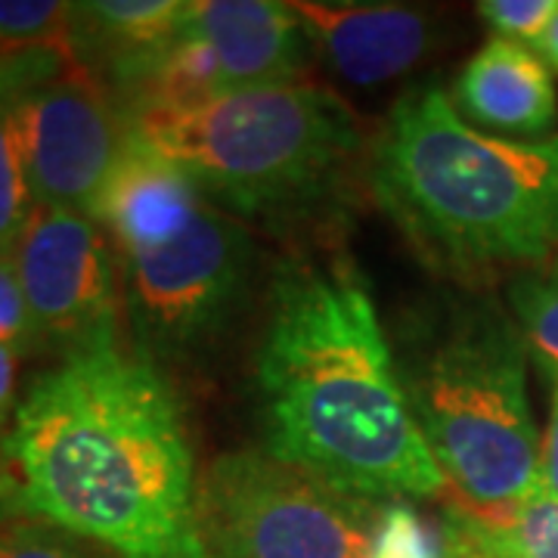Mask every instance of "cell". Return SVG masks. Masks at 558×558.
Wrapping results in <instances>:
<instances>
[{
    "label": "cell",
    "mask_w": 558,
    "mask_h": 558,
    "mask_svg": "<svg viewBox=\"0 0 558 558\" xmlns=\"http://www.w3.org/2000/svg\"><path fill=\"white\" fill-rule=\"evenodd\" d=\"M78 62L62 50H20L0 57V255H13L22 227L35 211V196L25 174L16 106L20 97L53 72Z\"/></svg>",
    "instance_id": "14"
},
{
    "label": "cell",
    "mask_w": 558,
    "mask_h": 558,
    "mask_svg": "<svg viewBox=\"0 0 558 558\" xmlns=\"http://www.w3.org/2000/svg\"><path fill=\"white\" fill-rule=\"evenodd\" d=\"M183 10L180 0H97L75 3V25L81 38L109 53L112 72H119L174 38Z\"/></svg>",
    "instance_id": "16"
},
{
    "label": "cell",
    "mask_w": 558,
    "mask_h": 558,
    "mask_svg": "<svg viewBox=\"0 0 558 558\" xmlns=\"http://www.w3.org/2000/svg\"><path fill=\"white\" fill-rule=\"evenodd\" d=\"M205 205L211 202L186 171L124 137L119 161L87 215L128 264L178 240Z\"/></svg>",
    "instance_id": "12"
},
{
    "label": "cell",
    "mask_w": 558,
    "mask_h": 558,
    "mask_svg": "<svg viewBox=\"0 0 558 558\" xmlns=\"http://www.w3.org/2000/svg\"><path fill=\"white\" fill-rule=\"evenodd\" d=\"M478 13L497 32V38L537 47L556 20L558 0H484L478 3Z\"/></svg>",
    "instance_id": "21"
},
{
    "label": "cell",
    "mask_w": 558,
    "mask_h": 558,
    "mask_svg": "<svg viewBox=\"0 0 558 558\" xmlns=\"http://www.w3.org/2000/svg\"><path fill=\"white\" fill-rule=\"evenodd\" d=\"M245 223L205 205L178 240L124 267V299L146 354L186 357L227 329L252 274Z\"/></svg>",
    "instance_id": "7"
},
{
    "label": "cell",
    "mask_w": 558,
    "mask_h": 558,
    "mask_svg": "<svg viewBox=\"0 0 558 558\" xmlns=\"http://www.w3.org/2000/svg\"><path fill=\"white\" fill-rule=\"evenodd\" d=\"M453 106L472 128L512 134H549L558 121V97L549 65L531 47L494 38L481 47L453 84Z\"/></svg>",
    "instance_id": "13"
},
{
    "label": "cell",
    "mask_w": 558,
    "mask_h": 558,
    "mask_svg": "<svg viewBox=\"0 0 558 558\" xmlns=\"http://www.w3.org/2000/svg\"><path fill=\"white\" fill-rule=\"evenodd\" d=\"M369 183L400 233L444 274L558 252V137H490L438 84L395 102L373 146Z\"/></svg>",
    "instance_id": "3"
},
{
    "label": "cell",
    "mask_w": 558,
    "mask_h": 558,
    "mask_svg": "<svg viewBox=\"0 0 558 558\" xmlns=\"http://www.w3.org/2000/svg\"><path fill=\"white\" fill-rule=\"evenodd\" d=\"M537 53H539V60L549 62V65L558 72V13H556V20H553V25L546 28V35L539 38Z\"/></svg>",
    "instance_id": "25"
},
{
    "label": "cell",
    "mask_w": 558,
    "mask_h": 558,
    "mask_svg": "<svg viewBox=\"0 0 558 558\" xmlns=\"http://www.w3.org/2000/svg\"><path fill=\"white\" fill-rule=\"evenodd\" d=\"M13 260L38 344L69 357L116 341L119 267L112 245L90 215L35 205Z\"/></svg>",
    "instance_id": "8"
},
{
    "label": "cell",
    "mask_w": 558,
    "mask_h": 558,
    "mask_svg": "<svg viewBox=\"0 0 558 558\" xmlns=\"http://www.w3.org/2000/svg\"><path fill=\"white\" fill-rule=\"evenodd\" d=\"M444 527L484 558H558V499L546 490L509 509H469L450 497Z\"/></svg>",
    "instance_id": "15"
},
{
    "label": "cell",
    "mask_w": 558,
    "mask_h": 558,
    "mask_svg": "<svg viewBox=\"0 0 558 558\" xmlns=\"http://www.w3.org/2000/svg\"><path fill=\"white\" fill-rule=\"evenodd\" d=\"M444 537H447V549H450V558H484L478 553H472V549H465L457 537H450L447 534V527H444Z\"/></svg>",
    "instance_id": "26"
},
{
    "label": "cell",
    "mask_w": 558,
    "mask_h": 558,
    "mask_svg": "<svg viewBox=\"0 0 558 558\" xmlns=\"http://www.w3.org/2000/svg\"><path fill=\"white\" fill-rule=\"evenodd\" d=\"M16 369H20V351L10 344H0V435L10 418H16Z\"/></svg>",
    "instance_id": "24"
},
{
    "label": "cell",
    "mask_w": 558,
    "mask_h": 558,
    "mask_svg": "<svg viewBox=\"0 0 558 558\" xmlns=\"http://www.w3.org/2000/svg\"><path fill=\"white\" fill-rule=\"evenodd\" d=\"M369 558H450L447 537L428 534L425 521L410 506L388 502L379 512Z\"/></svg>",
    "instance_id": "20"
},
{
    "label": "cell",
    "mask_w": 558,
    "mask_h": 558,
    "mask_svg": "<svg viewBox=\"0 0 558 558\" xmlns=\"http://www.w3.org/2000/svg\"><path fill=\"white\" fill-rule=\"evenodd\" d=\"M255 376L264 447L274 457L373 502L447 490L400 385L369 282L344 252L279 260Z\"/></svg>",
    "instance_id": "2"
},
{
    "label": "cell",
    "mask_w": 558,
    "mask_h": 558,
    "mask_svg": "<svg viewBox=\"0 0 558 558\" xmlns=\"http://www.w3.org/2000/svg\"><path fill=\"white\" fill-rule=\"evenodd\" d=\"M539 490L558 499V373H553V413L549 428L539 438Z\"/></svg>",
    "instance_id": "23"
},
{
    "label": "cell",
    "mask_w": 558,
    "mask_h": 558,
    "mask_svg": "<svg viewBox=\"0 0 558 558\" xmlns=\"http://www.w3.org/2000/svg\"><path fill=\"white\" fill-rule=\"evenodd\" d=\"M332 72L357 87L407 75L438 44L435 20L403 3H295Z\"/></svg>",
    "instance_id": "11"
},
{
    "label": "cell",
    "mask_w": 558,
    "mask_h": 558,
    "mask_svg": "<svg viewBox=\"0 0 558 558\" xmlns=\"http://www.w3.org/2000/svg\"><path fill=\"white\" fill-rule=\"evenodd\" d=\"M0 558H119L90 537L62 527L57 521L22 519L0 527Z\"/></svg>",
    "instance_id": "19"
},
{
    "label": "cell",
    "mask_w": 558,
    "mask_h": 558,
    "mask_svg": "<svg viewBox=\"0 0 558 558\" xmlns=\"http://www.w3.org/2000/svg\"><path fill=\"white\" fill-rule=\"evenodd\" d=\"M398 376L450 494L469 509H509L539 490V435L527 354L490 301H440L403 336Z\"/></svg>",
    "instance_id": "5"
},
{
    "label": "cell",
    "mask_w": 558,
    "mask_h": 558,
    "mask_svg": "<svg viewBox=\"0 0 558 558\" xmlns=\"http://www.w3.org/2000/svg\"><path fill=\"white\" fill-rule=\"evenodd\" d=\"M35 205L90 211L121 149L124 121L84 62L35 81L16 106Z\"/></svg>",
    "instance_id": "9"
},
{
    "label": "cell",
    "mask_w": 558,
    "mask_h": 558,
    "mask_svg": "<svg viewBox=\"0 0 558 558\" xmlns=\"http://www.w3.org/2000/svg\"><path fill=\"white\" fill-rule=\"evenodd\" d=\"M3 450L28 515L97 539L119 558H205L180 400L159 366L119 339L40 373Z\"/></svg>",
    "instance_id": "1"
},
{
    "label": "cell",
    "mask_w": 558,
    "mask_h": 558,
    "mask_svg": "<svg viewBox=\"0 0 558 558\" xmlns=\"http://www.w3.org/2000/svg\"><path fill=\"white\" fill-rule=\"evenodd\" d=\"M205 558H369L379 512L267 447L230 450L202 472Z\"/></svg>",
    "instance_id": "6"
},
{
    "label": "cell",
    "mask_w": 558,
    "mask_h": 558,
    "mask_svg": "<svg viewBox=\"0 0 558 558\" xmlns=\"http://www.w3.org/2000/svg\"><path fill=\"white\" fill-rule=\"evenodd\" d=\"M180 25L211 44L223 94L295 84L317 50L295 3L193 0L186 3Z\"/></svg>",
    "instance_id": "10"
},
{
    "label": "cell",
    "mask_w": 558,
    "mask_h": 558,
    "mask_svg": "<svg viewBox=\"0 0 558 558\" xmlns=\"http://www.w3.org/2000/svg\"><path fill=\"white\" fill-rule=\"evenodd\" d=\"M72 22H75V3L0 0V50L3 53L62 50V53L75 57Z\"/></svg>",
    "instance_id": "17"
},
{
    "label": "cell",
    "mask_w": 558,
    "mask_h": 558,
    "mask_svg": "<svg viewBox=\"0 0 558 558\" xmlns=\"http://www.w3.org/2000/svg\"><path fill=\"white\" fill-rule=\"evenodd\" d=\"M509 301L531 351L549 373H558V264L521 274Z\"/></svg>",
    "instance_id": "18"
},
{
    "label": "cell",
    "mask_w": 558,
    "mask_h": 558,
    "mask_svg": "<svg viewBox=\"0 0 558 558\" xmlns=\"http://www.w3.org/2000/svg\"><path fill=\"white\" fill-rule=\"evenodd\" d=\"M124 137L186 171L236 220H299L336 196L363 156V124L336 90L295 81L183 109L124 116Z\"/></svg>",
    "instance_id": "4"
},
{
    "label": "cell",
    "mask_w": 558,
    "mask_h": 558,
    "mask_svg": "<svg viewBox=\"0 0 558 558\" xmlns=\"http://www.w3.org/2000/svg\"><path fill=\"white\" fill-rule=\"evenodd\" d=\"M0 344H10L20 354L38 348L35 323H32V311L22 292L13 255H0Z\"/></svg>",
    "instance_id": "22"
}]
</instances>
